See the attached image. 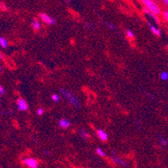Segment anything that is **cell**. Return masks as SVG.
<instances>
[{"mask_svg": "<svg viewBox=\"0 0 168 168\" xmlns=\"http://www.w3.org/2000/svg\"><path fill=\"white\" fill-rule=\"evenodd\" d=\"M60 94L69 102V104H70L71 106H73V107L76 108V109H80V101H79V99H77V96H76L72 92L67 91L66 89L61 88V89H60Z\"/></svg>", "mask_w": 168, "mask_h": 168, "instance_id": "obj_1", "label": "cell"}, {"mask_svg": "<svg viewBox=\"0 0 168 168\" xmlns=\"http://www.w3.org/2000/svg\"><path fill=\"white\" fill-rule=\"evenodd\" d=\"M142 5L144 6V9H146L147 10L151 11L153 14H156L158 16H160L162 14L161 8L158 5V4L155 0H140Z\"/></svg>", "mask_w": 168, "mask_h": 168, "instance_id": "obj_2", "label": "cell"}, {"mask_svg": "<svg viewBox=\"0 0 168 168\" xmlns=\"http://www.w3.org/2000/svg\"><path fill=\"white\" fill-rule=\"evenodd\" d=\"M39 17H40V20L48 25H55L57 23V20L53 17H51L50 15L47 14L46 13H40Z\"/></svg>", "mask_w": 168, "mask_h": 168, "instance_id": "obj_3", "label": "cell"}, {"mask_svg": "<svg viewBox=\"0 0 168 168\" xmlns=\"http://www.w3.org/2000/svg\"><path fill=\"white\" fill-rule=\"evenodd\" d=\"M23 164L29 168H37L39 166V161L34 157H26L24 159Z\"/></svg>", "mask_w": 168, "mask_h": 168, "instance_id": "obj_4", "label": "cell"}, {"mask_svg": "<svg viewBox=\"0 0 168 168\" xmlns=\"http://www.w3.org/2000/svg\"><path fill=\"white\" fill-rule=\"evenodd\" d=\"M111 160L114 162V164L117 165V166H122V167H128L129 166V164L126 161H124L123 158H121L120 156H119L117 155H113L112 157H111Z\"/></svg>", "mask_w": 168, "mask_h": 168, "instance_id": "obj_5", "label": "cell"}, {"mask_svg": "<svg viewBox=\"0 0 168 168\" xmlns=\"http://www.w3.org/2000/svg\"><path fill=\"white\" fill-rule=\"evenodd\" d=\"M144 14H146V16H148V17L150 18L153 23L157 24H161V19H160V17H159L158 15L153 14L152 12L147 10L146 9H144Z\"/></svg>", "mask_w": 168, "mask_h": 168, "instance_id": "obj_6", "label": "cell"}, {"mask_svg": "<svg viewBox=\"0 0 168 168\" xmlns=\"http://www.w3.org/2000/svg\"><path fill=\"white\" fill-rule=\"evenodd\" d=\"M148 25H149V28H150V29H151V33L154 34L155 36H156V37H160V36H161V29H160L156 25H155L153 22L148 21Z\"/></svg>", "mask_w": 168, "mask_h": 168, "instance_id": "obj_7", "label": "cell"}, {"mask_svg": "<svg viewBox=\"0 0 168 168\" xmlns=\"http://www.w3.org/2000/svg\"><path fill=\"white\" fill-rule=\"evenodd\" d=\"M17 106H18V109L20 111H25L29 108L28 103H27L26 101L24 99H23V98L18 99V101H17Z\"/></svg>", "mask_w": 168, "mask_h": 168, "instance_id": "obj_8", "label": "cell"}, {"mask_svg": "<svg viewBox=\"0 0 168 168\" xmlns=\"http://www.w3.org/2000/svg\"><path fill=\"white\" fill-rule=\"evenodd\" d=\"M71 121L67 119V118H61L58 121V125L59 127L61 128V129H64V130H67L71 126Z\"/></svg>", "mask_w": 168, "mask_h": 168, "instance_id": "obj_9", "label": "cell"}, {"mask_svg": "<svg viewBox=\"0 0 168 168\" xmlns=\"http://www.w3.org/2000/svg\"><path fill=\"white\" fill-rule=\"evenodd\" d=\"M96 132H97V137H98V139H99L101 141L105 142V141H108V135L107 132L104 131V130H103V129H97V131H96Z\"/></svg>", "mask_w": 168, "mask_h": 168, "instance_id": "obj_10", "label": "cell"}, {"mask_svg": "<svg viewBox=\"0 0 168 168\" xmlns=\"http://www.w3.org/2000/svg\"><path fill=\"white\" fill-rule=\"evenodd\" d=\"M31 26L35 30H40V28H41V23L39 19H34L33 20L31 21Z\"/></svg>", "mask_w": 168, "mask_h": 168, "instance_id": "obj_11", "label": "cell"}, {"mask_svg": "<svg viewBox=\"0 0 168 168\" xmlns=\"http://www.w3.org/2000/svg\"><path fill=\"white\" fill-rule=\"evenodd\" d=\"M157 139L159 143H160V146H166L168 145L167 140H166V138L165 137L164 135L159 134L157 135Z\"/></svg>", "mask_w": 168, "mask_h": 168, "instance_id": "obj_12", "label": "cell"}, {"mask_svg": "<svg viewBox=\"0 0 168 168\" xmlns=\"http://www.w3.org/2000/svg\"><path fill=\"white\" fill-rule=\"evenodd\" d=\"M79 134H80L81 137L82 138L83 140H87V139H89V134H88L85 130L81 129L80 131H79Z\"/></svg>", "mask_w": 168, "mask_h": 168, "instance_id": "obj_13", "label": "cell"}, {"mask_svg": "<svg viewBox=\"0 0 168 168\" xmlns=\"http://www.w3.org/2000/svg\"><path fill=\"white\" fill-rule=\"evenodd\" d=\"M160 79L162 81H168V72L167 71H161L160 73Z\"/></svg>", "mask_w": 168, "mask_h": 168, "instance_id": "obj_14", "label": "cell"}, {"mask_svg": "<svg viewBox=\"0 0 168 168\" xmlns=\"http://www.w3.org/2000/svg\"><path fill=\"white\" fill-rule=\"evenodd\" d=\"M8 41H7L6 39H4L3 37H0V46L3 49H6L8 47Z\"/></svg>", "mask_w": 168, "mask_h": 168, "instance_id": "obj_15", "label": "cell"}, {"mask_svg": "<svg viewBox=\"0 0 168 168\" xmlns=\"http://www.w3.org/2000/svg\"><path fill=\"white\" fill-rule=\"evenodd\" d=\"M50 98H51V101L55 103H57L60 101V96L58 94H52Z\"/></svg>", "mask_w": 168, "mask_h": 168, "instance_id": "obj_16", "label": "cell"}, {"mask_svg": "<svg viewBox=\"0 0 168 168\" xmlns=\"http://www.w3.org/2000/svg\"><path fill=\"white\" fill-rule=\"evenodd\" d=\"M96 152H97V154L101 156V157H106V152L103 150V149H101V148H97L96 149Z\"/></svg>", "mask_w": 168, "mask_h": 168, "instance_id": "obj_17", "label": "cell"}, {"mask_svg": "<svg viewBox=\"0 0 168 168\" xmlns=\"http://www.w3.org/2000/svg\"><path fill=\"white\" fill-rule=\"evenodd\" d=\"M161 16H162L163 19H164V21L166 22V24L168 25V9L163 11L162 14H161Z\"/></svg>", "mask_w": 168, "mask_h": 168, "instance_id": "obj_18", "label": "cell"}, {"mask_svg": "<svg viewBox=\"0 0 168 168\" xmlns=\"http://www.w3.org/2000/svg\"><path fill=\"white\" fill-rule=\"evenodd\" d=\"M126 36H127L129 39H133L134 38V34L133 33V31L130 30V29H127V30H126Z\"/></svg>", "mask_w": 168, "mask_h": 168, "instance_id": "obj_19", "label": "cell"}, {"mask_svg": "<svg viewBox=\"0 0 168 168\" xmlns=\"http://www.w3.org/2000/svg\"><path fill=\"white\" fill-rule=\"evenodd\" d=\"M106 26L110 30H115V29H116V27L114 26V24L110 23V22H106Z\"/></svg>", "mask_w": 168, "mask_h": 168, "instance_id": "obj_20", "label": "cell"}, {"mask_svg": "<svg viewBox=\"0 0 168 168\" xmlns=\"http://www.w3.org/2000/svg\"><path fill=\"white\" fill-rule=\"evenodd\" d=\"M44 112H45V111H44L43 108H38L36 111V115L38 116H42L44 115Z\"/></svg>", "mask_w": 168, "mask_h": 168, "instance_id": "obj_21", "label": "cell"}, {"mask_svg": "<svg viewBox=\"0 0 168 168\" xmlns=\"http://www.w3.org/2000/svg\"><path fill=\"white\" fill-rule=\"evenodd\" d=\"M0 94H5V90H4V88L0 84Z\"/></svg>", "mask_w": 168, "mask_h": 168, "instance_id": "obj_22", "label": "cell"}, {"mask_svg": "<svg viewBox=\"0 0 168 168\" xmlns=\"http://www.w3.org/2000/svg\"><path fill=\"white\" fill-rule=\"evenodd\" d=\"M135 123H136V126H137V128H140V129H141V122H140V121H138L137 120H135Z\"/></svg>", "mask_w": 168, "mask_h": 168, "instance_id": "obj_23", "label": "cell"}, {"mask_svg": "<svg viewBox=\"0 0 168 168\" xmlns=\"http://www.w3.org/2000/svg\"><path fill=\"white\" fill-rule=\"evenodd\" d=\"M162 2H163V4L166 7V9H168V0H162Z\"/></svg>", "mask_w": 168, "mask_h": 168, "instance_id": "obj_24", "label": "cell"}, {"mask_svg": "<svg viewBox=\"0 0 168 168\" xmlns=\"http://www.w3.org/2000/svg\"><path fill=\"white\" fill-rule=\"evenodd\" d=\"M43 153L45 155H46V156H50V152H49V151H47V150H44L43 151Z\"/></svg>", "mask_w": 168, "mask_h": 168, "instance_id": "obj_25", "label": "cell"}, {"mask_svg": "<svg viewBox=\"0 0 168 168\" xmlns=\"http://www.w3.org/2000/svg\"><path fill=\"white\" fill-rule=\"evenodd\" d=\"M1 7H2V9H5V10H7V9H8V8H7V6L4 4H2Z\"/></svg>", "mask_w": 168, "mask_h": 168, "instance_id": "obj_26", "label": "cell"}, {"mask_svg": "<svg viewBox=\"0 0 168 168\" xmlns=\"http://www.w3.org/2000/svg\"><path fill=\"white\" fill-rule=\"evenodd\" d=\"M3 54H1V53H0V60H3Z\"/></svg>", "mask_w": 168, "mask_h": 168, "instance_id": "obj_27", "label": "cell"}, {"mask_svg": "<svg viewBox=\"0 0 168 168\" xmlns=\"http://www.w3.org/2000/svg\"><path fill=\"white\" fill-rule=\"evenodd\" d=\"M2 71H3V67H2V66L0 65V73H1Z\"/></svg>", "mask_w": 168, "mask_h": 168, "instance_id": "obj_28", "label": "cell"}, {"mask_svg": "<svg viewBox=\"0 0 168 168\" xmlns=\"http://www.w3.org/2000/svg\"><path fill=\"white\" fill-rule=\"evenodd\" d=\"M67 1V3H70V0H66Z\"/></svg>", "mask_w": 168, "mask_h": 168, "instance_id": "obj_29", "label": "cell"}, {"mask_svg": "<svg viewBox=\"0 0 168 168\" xmlns=\"http://www.w3.org/2000/svg\"><path fill=\"white\" fill-rule=\"evenodd\" d=\"M167 50H168V46H167Z\"/></svg>", "mask_w": 168, "mask_h": 168, "instance_id": "obj_30", "label": "cell"}]
</instances>
